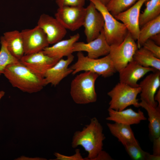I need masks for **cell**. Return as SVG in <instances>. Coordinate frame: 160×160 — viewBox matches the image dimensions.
Masks as SVG:
<instances>
[{"label":"cell","instance_id":"obj_13","mask_svg":"<svg viewBox=\"0 0 160 160\" xmlns=\"http://www.w3.org/2000/svg\"><path fill=\"white\" fill-rule=\"evenodd\" d=\"M110 49V45L107 41L103 29L99 36L91 41L87 43L76 42L73 45V52H86L88 57L96 59L108 55Z\"/></svg>","mask_w":160,"mask_h":160},{"label":"cell","instance_id":"obj_39","mask_svg":"<svg viewBox=\"0 0 160 160\" xmlns=\"http://www.w3.org/2000/svg\"><path fill=\"white\" fill-rule=\"evenodd\" d=\"M148 0H147L146 2L147 1H148Z\"/></svg>","mask_w":160,"mask_h":160},{"label":"cell","instance_id":"obj_25","mask_svg":"<svg viewBox=\"0 0 160 160\" xmlns=\"http://www.w3.org/2000/svg\"><path fill=\"white\" fill-rule=\"evenodd\" d=\"M146 2V8L139 16L140 27L160 15V0H149Z\"/></svg>","mask_w":160,"mask_h":160},{"label":"cell","instance_id":"obj_21","mask_svg":"<svg viewBox=\"0 0 160 160\" xmlns=\"http://www.w3.org/2000/svg\"><path fill=\"white\" fill-rule=\"evenodd\" d=\"M141 100L140 106L146 110L148 115L150 135L153 139L160 136V107H154Z\"/></svg>","mask_w":160,"mask_h":160},{"label":"cell","instance_id":"obj_34","mask_svg":"<svg viewBox=\"0 0 160 160\" xmlns=\"http://www.w3.org/2000/svg\"><path fill=\"white\" fill-rule=\"evenodd\" d=\"M45 159L40 157L30 158L24 156H21L15 160H46Z\"/></svg>","mask_w":160,"mask_h":160},{"label":"cell","instance_id":"obj_31","mask_svg":"<svg viewBox=\"0 0 160 160\" xmlns=\"http://www.w3.org/2000/svg\"><path fill=\"white\" fill-rule=\"evenodd\" d=\"M54 155L56 158L54 160H85L82 156L79 149H76V153L73 155L67 156L62 155L59 153L55 152Z\"/></svg>","mask_w":160,"mask_h":160},{"label":"cell","instance_id":"obj_19","mask_svg":"<svg viewBox=\"0 0 160 160\" xmlns=\"http://www.w3.org/2000/svg\"><path fill=\"white\" fill-rule=\"evenodd\" d=\"M79 38V34L77 33L71 36L68 39L62 40L51 46L46 47L43 51L50 57L60 60L63 57H67L72 54L73 45Z\"/></svg>","mask_w":160,"mask_h":160},{"label":"cell","instance_id":"obj_15","mask_svg":"<svg viewBox=\"0 0 160 160\" xmlns=\"http://www.w3.org/2000/svg\"><path fill=\"white\" fill-rule=\"evenodd\" d=\"M156 70L152 68L144 67L134 60L130 62L119 72L120 82L132 87H139L137 82L148 73Z\"/></svg>","mask_w":160,"mask_h":160},{"label":"cell","instance_id":"obj_24","mask_svg":"<svg viewBox=\"0 0 160 160\" xmlns=\"http://www.w3.org/2000/svg\"><path fill=\"white\" fill-rule=\"evenodd\" d=\"M160 33V15L144 24L140 29L137 44L138 49L151 37Z\"/></svg>","mask_w":160,"mask_h":160},{"label":"cell","instance_id":"obj_17","mask_svg":"<svg viewBox=\"0 0 160 160\" xmlns=\"http://www.w3.org/2000/svg\"><path fill=\"white\" fill-rule=\"evenodd\" d=\"M141 88V100L154 107L158 103L154 100V96L160 86V71L156 70L147 76L139 84Z\"/></svg>","mask_w":160,"mask_h":160},{"label":"cell","instance_id":"obj_10","mask_svg":"<svg viewBox=\"0 0 160 160\" xmlns=\"http://www.w3.org/2000/svg\"><path fill=\"white\" fill-rule=\"evenodd\" d=\"M86 8L83 26L87 42L97 38L103 28L104 20L101 13L95 8L93 3Z\"/></svg>","mask_w":160,"mask_h":160},{"label":"cell","instance_id":"obj_40","mask_svg":"<svg viewBox=\"0 0 160 160\" xmlns=\"http://www.w3.org/2000/svg\"></svg>","mask_w":160,"mask_h":160},{"label":"cell","instance_id":"obj_6","mask_svg":"<svg viewBox=\"0 0 160 160\" xmlns=\"http://www.w3.org/2000/svg\"><path fill=\"white\" fill-rule=\"evenodd\" d=\"M140 91V87H132L124 83H118L107 93L111 99L109 108L120 111L130 105L140 107L137 96Z\"/></svg>","mask_w":160,"mask_h":160},{"label":"cell","instance_id":"obj_38","mask_svg":"<svg viewBox=\"0 0 160 160\" xmlns=\"http://www.w3.org/2000/svg\"><path fill=\"white\" fill-rule=\"evenodd\" d=\"M5 92L3 90L0 91V101L2 97L4 95Z\"/></svg>","mask_w":160,"mask_h":160},{"label":"cell","instance_id":"obj_5","mask_svg":"<svg viewBox=\"0 0 160 160\" xmlns=\"http://www.w3.org/2000/svg\"><path fill=\"white\" fill-rule=\"evenodd\" d=\"M102 14L104 19L103 31L108 44H119L124 40L128 31L121 22L116 20L107 9L106 6L97 0H90Z\"/></svg>","mask_w":160,"mask_h":160},{"label":"cell","instance_id":"obj_22","mask_svg":"<svg viewBox=\"0 0 160 160\" xmlns=\"http://www.w3.org/2000/svg\"><path fill=\"white\" fill-rule=\"evenodd\" d=\"M107 125L111 134L123 145L127 143L138 142L130 125L116 122L113 124L108 123Z\"/></svg>","mask_w":160,"mask_h":160},{"label":"cell","instance_id":"obj_26","mask_svg":"<svg viewBox=\"0 0 160 160\" xmlns=\"http://www.w3.org/2000/svg\"><path fill=\"white\" fill-rule=\"evenodd\" d=\"M1 47L0 49V76L3 75L4 70L8 65L20 60L14 56L7 49L6 43L1 37L0 38Z\"/></svg>","mask_w":160,"mask_h":160},{"label":"cell","instance_id":"obj_23","mask_svg":"<svg viewBox=\"0 0 160 160\" xmlns=\"http://www.w3.org/2000/svg\"><path fill=\"white\" fill-rule=\"evenodd\" d=\"M133 60L144 67L152 68L160 71V59L143 47L136 51Z\"/></svg>","mask_w":160,"mask_h":160},{"label":"cell","instance_id":"obj_8","mask_svg":"<svg viewBox=\"0 0 160 160\" xmlns=\"http://www.w3.org/2000/svg\"><path fill=\"white\" fill-rule=\"evenodd\" d=\"M85 11L86 8L84 7H58L55 17L66 29L74 31L83 26Z\"/></svg>","mask_w":160,"mask_h":160},{"label":"cell","instance_id":"obj_27","mask_svg":"<svg viewBox=\"0 0 160 160\" xmlns=\"http://www.w3.org/2000/svg\"><path fill=\"white\" fill-rule=\"evenodd\" d=\"M138 0H110L106 7L114 17L130 8Z\"/></svg>","mask_w":160,"mask_h":160},{"label":"cell","instance_id":"obj_18","mask_svg":"<svg viewBox=\"0 0 160 160\" xmlns=\"http://www.w3.org/2000/svg\"><path fill=\"white\" fill-rule=\"evenodd\" d=\"M108 116L106 119L114 122L131 125L146 120L143 113L140 109L137 112L131 108L118 111L108 108Z\"/></svg>","mask_w":160,"mask_h":160},{"label":"cell","instance_id":"obj_30","mask_svg":"<svg viewBox=\"0 0 160 160\" xmlns=\"http://www.w3.org/2000/svg\"><path fill=\"white\" fill-rule=\"evenodd\" d=\"M85 0H55L58 7L65 6L84 7Z\"/></svg>","mask_w":160,"mask_h":160},{"label":"cell","instance_id":"obj_32","mask_svg":"<svg viewBox=\"0 0 160 160\" xmlns=\"http://www.w3.org/2000/svg\"><path fill=\"white\" fill-rule=\"evenodd\" d=\"M153 154L160 156V136L153 139Z\"/></svg>","mask_w":160,"mask_h":160},{"label":"cell","instance_id":"obj_14","mask_svg":"<svg viewBox=\"0 0 160 160\" xmlns=\"http://www.w3.org/2000/svg\"><path fill=\"white\" fill-rule=\"evenodd\" d=\"M37 25L46 34L49 44L62 40L67 33L66 29L55 17L46 14L40 16Z\"/></svg>","mask_w":160,"mask_h":160},{"label":"cell","instance_id":"obj_3","mask_svg":"<svg viewBox=\"0 0 160 160\" xmlns=\"http://www.w3.org/2000/svg\"><path fill=\"white\" fill-rule=\"evenodd\" d=\"M99 76L90 71L77 75L71 84L70 93L77 104H86L95 102L97 98L95 84Z\"/></svg>","mask_w":160,"mask_h":160},{"label":"cell","instance_id":"obj_11","mask_svg":"<svg viewBox=\"0 0 160 160\" xmlns=\"http://www.w3.org/2000/svg\"><path fill=\"white\" fill-rule=\"evenodd\" d=\"M59 60L45 54L42 50L24 55L20 61L35 73L44 77L46 71Z\"/></svg>","mask_w":160,"mask_h":160},{"label":"cell","instance_id":"obj_2","mask_svg":"<svg viewBox=\"0 0 160 160\" xmlns=\"http://www.w3.org/2000/svg\"><path fill=\"white\" fill-rule=\"evenodd\" d=\"M3 75L13 87L25 92H37L46 85L44 77L35 73L20 61L7 66Z\"/></svg>","mask_w":160,"mask_h":160},{"label":"cell","instance_id":"obj_9","mask_svg":"<svg viewBox=\"0 0 160 160\" xmlns=\"http://www.w3.org/2000/svg\"><path fill=\"white\" fill-rule=\"evenodd\" d=\"M22 38L24 55L42 51L49 46L47 36L37 25L31 29H25L20 31Z\"/></svg>","mask_w":160,"mask_h":160},{"label":"cell","instance_id":"obj_28","mask_svg":"<svg viewBox=\"0 0 160 160\" xmlns=\"http://www.w3.org/2000/svg\"><path fill=\"white\" fill-rule=\"evenodd\" d=\"M129 157L134 160H148L150 153L144 151L137 143H127L123 145Z\"/></svg>","mask_w":160,"mask_h":160},{"label":"cell","instance_id":"obj_29","mask_svg":"<svg viewBox=\"0 0 160 160\" xmlns=\"http://www.w3.org/2000/svg\"><path fill=\"white\" fill-rule=\"evenodd\" d=\"M142 47L151 52L155 57L160 59V47L150 39L147 40Z\"/></svg>","mask_w":160,"mask_h":160},{"label":"cell","instance_id":"obj_36","mask_svg":"<svg viewBox=\"0 0 160 160\" xmlns=\"http://www.w3.org/2000/svg\"><path fill=\"white\" fill-rule=\"evenodd\" d=\"M154 100L158 104V106L160 107V89L157 90L154 96Z\"/></svg>","mask_w":160,"mask_h":160},{"label":"cell","instance_id":"obj_16","mask_svg":"<svg viewBox=\"0 0 160 160\" xmlns=\"http://www.w3.org/2000/svg\"><path fill=\"white\" fill-rule=\"evenodd\" d=\"M74 58L72 54L67 56L66 59L62 58L49 69L44 76L46 85L50 84L56 86L65 77L72 73L73 70L68 66Z\"/></svg>","mask_w":160,"mask_h":160},{"label":"cell","instance_id":"obj_1","mask_svg":"<svg viewBox=\"0 0 160 160\" xmlns=\"http://www.w3.org/2000/svg\"><path fill=\"white\" fill-rule=\"evenodd\" d=\"M105 137L103 133L102 126L95 117L91 119L90 123L81 131H76L71 143L73 148L82 146L88 152L85 160H95L103 151V141Z\"/></svg>","mask_w":160,"mask_h":160},{"label":"cell","instance_id":"obj_37","mask_svg":"<svg viewBox=\"0 0 160 160\" xmlns=\"http://www.w3.org/2000/svg\"><path fill=\"white\" fill-rule=\"evenodd\" d=\"M89 1L90 0H87ZM105 6L108 3L110 0H97Z\"/></svg>","mask_w":160,"mask_h":160},{"label":"cell","instance_id":"obj_4","mask_svg":"<svg viewBox=\"0 0 160 160\" xmlns=\"http://www.w3.org/2000/svg\"><path fill=\"white\" fill-rule=\"evenodd\" d=\"M76 61L70 67L72 74L81 71H90L104 78L112 76L116 72L109 54L100 58L93 59L85 56L81 52H78Z\"/></svg>","mask_w":160,"mask_h":160},{"label":"cell","instance_id":"obj_7","mask_svg":"<svg viewBox=\"0 0 160 160\" xmlns=\"http://www.w3.org/2000/svg\"><path fill=\"white\" fill-rule=\"evenodd\" d=\"M138 49L135 40L129 32L121 43L110 45L108 54L116 71L119 72L133 60Z\"/></svg>","mask_w":160,"mask_h":160},{"label":"cell","instance_id":"obj_33","mask_svg":"<svg viewBox=\"0 0 160 160\" xmlns=\"http://www.w3.org/2000/svg\"><path fill=\"white\" fill-rule=\"evenodd\" d=\"M113 159L107 153L102 151L96 158L95 160H112Z\"/></svg>","mask_w":160,"mask_h":160},{"label":"cell","instance_id":"obj_12","mask_svg":"<svg viewBox=\"0 0 160 160\" xmlns=\"http://www.w3.org/2000/svg\"><path fill=\"white\" fill-rule=\"evenodd\" d=\"M147 0H138L132 6L114 17L125 26L135 40H137L140 31L139 18L140 9Z\"/></svg>","mask_w":160,"mask_h":160},{"label":"cell","instance_id":"obj_35","mask_svg":"<svg viewBox=\"0 0 160 160\" xmlns=\"http://www.w3.org/2000/svg\"><path fill=\"white\" fill-rule=\"evenodd\" d=\"M150 39L153 41L156 44L160 46V33H158L154 35Z\"/></svg>","mask_w":160,"mask_h":160},{"label":"cell","instance_id":"obj_20","mask_svg":"<svg viewBox=\"0 0 160 160\" xmlns=\"http://www.w3.org/2000/svg\"><path fill=\"white\" fill-rule=\"evenodd\" d=\"M10 53L19 60L24 55L22 38L20 32L17 30L6 32L1 36Z\"/></svg>","mask_w":160,"mask_h":160}]
</instances>
